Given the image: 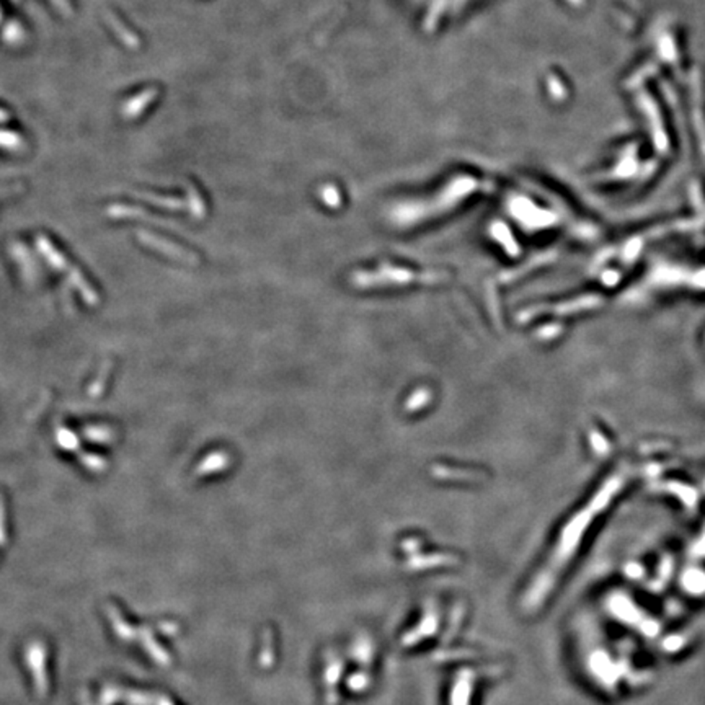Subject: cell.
Returning a JSON list of instances; mask_svg holds the SVG:
<instances>
[{"instance_id": "obj_1", "label": "cell", "mask_w": 705, "mask_h": 705, "mask_svg": "<svg viewBox=\"0 0 705 705\" xmlns=\"http://www.w3.org/2000/svg\"><path fill=\"white\" fill-rule=\"evenodd\" d=\"M159 95V88L149 87L144 88L136 95H133L131 98H128L126 102L123 103L121 106V115L124 119H137L142 115L144 111L147 110L150 103H152Z\"/></svg>"}, {"instance_id": "obj_2", "label": "cell", "mask_w": 705, "mask_h": 705, "mask_svg": "<svg viewBox=\"0 0 705 705\" xmlns=\"http://www.w3.org/2000/svg\"><path fill=\"white\" fill-rule=\"evenodd\" d=\"M136 234H137L139 242L144 243V245L150 247V248H154V250L164 253V255L180 258V260L186 258V253L181 250V248H178L176 245H173V243H170L167 240H164V238L150 234V232H146V231H137Z\"/></svg>"}, {"instance_id": "obj_3", "label": "cell", "mask_w": 705, "mask_h": 705, "mask_svg": "<svg viewBox=\"0 0 705 705\" xmlns=\"http://www.w3.org/2000/svg\"><path fill=\"white\" fill-rule=\"evenodd\" d=\"M105 20H106V23L110 25V28L113 30V33H115L118 36V38L121 39V43L124 46H128V48H133V49L139 48V38H137V35L134 33V31L131 28H128V25L124 23L123 20L119 18L116 13L106 12L105 13Z\"/></svg>"}, {"instance_id": "obj_4", "label": "cell", "mask_w": 705, "mask_h": 705, "mask_svg": "<svg viewBox=\"0 0 705 705\" xmlns=\"http://www.w3.org/2000/svg\"><path fill=\"white\" fill-rule=\"evenodd\" d=\"M25 38H27V33H25L22 23L17 22V20H10L2 30V39L8 46L22 44Z\"/></svg>"}, {"instance_id": "obj_5", "label": "cell", "mask_w": 705, "mask_h": 705, "mask_svg": "<svg viewBox=\"0 0 705 705\" xmlns=\"http://www.w3.org/2000/svg\"><path fill=\"white\" fill-rule=\"evenodd\" d=\"M111 369H113L111 360L103 362L100 371H98V374H97V379L92 382L90 387H88V396L93 397V398L102 396L103 391H105V387H106V382H108V377H110Z\"/></svg>"}, {"instance_id": "obj_6", "label": "cell", "mask_w": 705, "mask_h": 705, "mask_svg": "<svg viewBox=\"0 0 705 705\" xmlns=\"http://www.w3.org/2000/svg\"><path fill=\"white\" fill-rule=\"evenodd\" d=\"M84 436L88 441H93V443H111V441L116 439V433L113 431L111 428L102 427V424H93V427H85L84 429Z\"/></svg>"}, {"instance_id": "obj_7", "label": "cell", "mask_w": 705, "mask_h": 705, "mask_svg": "<svg viewBox=\"0 0 705 705\" xmlns=\"http://www.w3.org/2000/svg\"><path fill=\"white\" fill-rule=\"evenodd\" d=\"M0 149L8 150V152H20L25 149V141L18 133L0 129Z\"/></svg>"}, {"instance_id": "obj_8", "label": "cell", "mask_w": 705, "mask_h": 705, "mask_svg": "<svg viewBox=\"0 0 705 705\" xmlns=\"http://www.w3.org/2000/svg\"><path fill=\"white\" fill-rule=\"evenodd\" d=\"M56 441H58V444L62 449L70 450V453H75V450H79L80 448L79 438H77V434L74 431H70L69 428L59 427L58 431H56Z\"/></svg>"}, {"instance_id": "obj_9", "label": "cell", "mask_w": 705, "mask_h": 705, "mask_svg": "<svg viewBox=\"0 0 705 705\" xmlns=\"http://www.w3.org/2000/svg\"><path fill=\"white\" fill-rule=\"evenodd\" d=\"M136 196H137V198H141V200L149 201V203H152L155 206L167 207V209H176V207L181 206V203H180L178 200L167 198V196H160V195H154V193H144V191H137Z\"/></svg>"}, {"instance_id": "obj_10", "label": "cell", "mask_w": 705, "mask_h": 705, "mask_svg": "<svg viewBox=\"0 0 705 705\" xmlns=\"http://www.w3.org/2000/svg\"><path fill=\"white\" fill-rule=\"evenodd\" d=\"M82 464L85 465V467L88 470H93V472H103L106 467H108V462L103 458H100V455H97V454H88V453H84L82 454Z\"/></svg>"}, {"instance_id": "obj_11", "label": "cell", "mask_w": 705, "mask_h": 705, "mask_svg": "<svg viewBox=\"0 0 705 705\" xmlns=\"http://www.w3.org/2000/svg\"><path fill=\"white\" fill-rule=\"evenodd\" d=\"M56 7L59 8V12L61 13H64L67 15V17H70L72 15V7H70V4H69V0H51Z\"/></svg>"}, {"instance_id": "obj_12", "label": "cell", "mask_w": 705, "mask_h": 705, "mask_svg": "<svg viewBox=\"0 0 705 705\" xmlns=\"http://www.w3.org/2000/svg\"><path fill=\"white\" fill-rule=\"evenodd\" d=\"M0 541H4V500L0 496Z\"/></svg>"}, {"instance_id": "obj_13", "label": "cell", "mask_w": 705, "mask_h": 705, "mask_svg": "<svg viewBox=\"0 0 705 705\" xmlns=\"http://www.w3.org/2000/svg\"><path fill=\"white\" fill-rule=\"evenodd\" d=\"M8 119H10L8 111L4 110V108H0V123H7Z\"/></svg>"}, {"instance_id": "obj_14", "label": "cell", "mask_w": 705, "mask_h": 705, "mask_svg": "<svg viewBox=\"0 0 705 705\" xmlns=\"http://www.w3.org/2000/svg\"><path fill=\"white\" fill-rule=\"evenodd\" d=\"M10 2H13V4H18V2H20V0H10Z\"/></svg>"}, {"instance_id": "obj_15", "label": "cell", "mask_w": 705, "mask_h": 705, "mask_svg": "<svg viewBox=\"0 0 705 705\" xmlns=\"http://www.w3.org/2000/svg\"><path fill=\"white\" fill-rule=\"evenodd\" d=\"M0 20H2V8H0Z\"/></svg>"}]
</instances>
